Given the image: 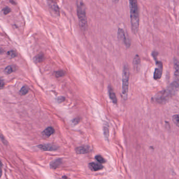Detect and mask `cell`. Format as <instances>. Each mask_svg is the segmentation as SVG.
Returning <instances> with one entry per match:
<instances>
[{
	"label": "cell",
	"mask_w": 179,
	"mask_h": 179,
	"mask_svg": "<svg viewBox=\"0 0 179 179\" xmlns=\"http://www.w3.org/2000/svg\"><path fill=\"white\" fill-rule=\"evenodd\" d=\"M130 11L131 28L134 34L138 32L139 27V14L138 10V0H129Z\"/></svg>",
	"instance_id": "cell-1"
},
{
	"label": "cell",
	"mask_w": 179,
	"mask_h": 179,
	"mask_svg": "<svg viewBox=\"0 0 179 179\" xmlns=\"http://www.w3.org/2000/svg\"><path fill=\"white\" fill-rule=\"evenodd\" d=\"M77 12L79 25L83 31H86L88 28V22L86 15V7L82 0H78L77 2Z\"/></svg>",
	"instance_id": "cell-2"
},
{
	"label": "cell",
	"mask_w": 179,
	"mask_h": 179,
	"mask_svg": "<svg viewBox=\"0 0 179 179\" xmlns=\"http://www.w3.org/2000/svg\"><path fill=\"white\" fill-rule=\"evenodd\" d=\"M130 72L129 68L125 65L122 74V95L124 100H127L129 89V79Z\"/></svg>",
	"instance_id": "cell-3"
},
{
	"label": "cell",
	"mask_w": 179,
	"mask_h": 179,
	"mask_svg": "<svg viewBox=\"0 0 179 179\" xmlns=\"http://www.w3.org/2000/svg\"><path fill=\"white\" fill-rule=\"evenodd\" d=\"M172 96L169 91L165 89L158 92L154 97V100L159 104H165Z\"/></svg>",
	"instance_id": "cell-4"
},
{
	"label": "cell",
	"mask_w": 179,
	"mask_h": 179,
	"mask_svg": "<svg viewBox=\"0 0 179 179\" xmlns=\"http://www.w3.org/2000/svg\"><path fill=\"white\" fill-rule=\"evenodd\" d=\"M157 64V68L155 69L153 78L155 80H158L160 79L162 75V71H163V65L161 62H159L158 60H155Z\"/></svg>",
	"instance_id": "cell-5"
},
{
	"label": "cell",
	"mask_w": 179,
	"mask_h": 179,
	"mask_svg": "<svg viewBox=\"0 0 179 179\" xmlns=\"http://www.w3.org/2000/svg\"><path fill=\"white\" fill-rule=\"evenodd\" d=\"M117 36H118V38L124 43L127 47H129V46H130V44H131L130 41L126 37L125 32L123 29L121 28L118 29V32H117Z\"/></svg>",
	"instance_id": "cell-6"
},
{
	"label": "cell",
	"mask_w": 179,
	"mask_h": 179,
	"mask_svg": "<svg viewBox=\"0 0 179 179\" xmlns=\"http://www.w3.org/2000/svg\"><path fill=\"white\" fill-rule=\"evenodd\" d=\"M47 3L48 7L50 9L52 12L54 13L55 15L57 16L60 15V9L59 5L54 0H47Z\"/></svg>",
	"instance_id": "cell-7"
},
{
	"label": "cell",
	"mask_w": 179,
	"mask_h": 179,
	"mask_svg": "<svg viewBox=\"0 0 179 179\" xmlns=\"http://www.w3.org/2000/svg\"><path fill=\"white\" fill-rule=\"evenodd\" d=\"M166 89L169 91V93L172 96H174L179 90V82L174 81L172 83H171Z\"/></svg>",
	"instance_id": "cell-8"
},
{
	"label": "cell",
	"mask_w": 179,
	"mask_h": 179,
	"mask_svg": "<svg viewBox=\"0 0 179 179\" xmlns=\"http://www.w3.org/2000/svg\"><path fill=\"white\" fill-rule=\"evenodd\" d=\"M38 148L43 151H55L59 149V147L56 145H52V144H43V145H38L37 146Z\"/></svg>",
	"instance_id": "cell-9"
},
{
	"label": "cell",
	"mask_w": 179,
	"mask_h": 179,
	"mask_svg": "<svg viewBox=\"0 0 179 179\" xmlns=\"http://www.w3.org/2000/svg\"><path fill=\"white\" fill-rule=\"evenodd\" d=\"M174 68L175 81L179 82V62L177 58L174 59Z\"/></svg>",
	"instance_id": "cell-10"
},
{
	"label": "cell",
	"mask_w": 179,
	"mask_h": 179,
	"mask_svg": "<svg viewBox=\"0 0 179 179\" xmlns=\"http://www.w3.org/2000/svg\"><path fill=\"white\" fill-rule=\"evenodd\" d=\"M90 169L93 171H97L103 169V166L100 163L91 162L88 164Z\"/></svg>",
	"instance_id": "cell-11"
},
{
	"label": "cell",
	"mask_w": 179,
	"mask_h": 179,
	"mask_svg": "<svg viewBox=\"0 0 179 179\" xmlns=\"http://www.w3.org/2000/svg\"><path fill=\"white\" fill-rule=\"evenodd\" d=\"M108 94L109 96L110 97V100L112 101L114 104H117V99L115 93L114 92L112 87L111 86L108 87Z\"/></svg>",
	"instance_id": "cell-12"
},
{
	"label": "cell",
	"mask_w": 179,
	"mask_h": 179,
	"mask_svg": "<svg viewBox=\"0 0 179 179\" xmlns=\"http://www.w3.org/2000/svg\"><path fill=\"white\" fill-rule=\"evenodd\" d=\"M90 151V148L88 146H81L77 147L76 149V151L78 154H85L89 152Z\"/></svg>",
	"instance_id": "cell-13"
},
{
	"label": "cell",
	"mask_w": 179,
	"mask_h": 179,
	"mask_svg": "<svg viewBox=\"0 0 179 179\" xmlns=\"http://www.w3.org/2000/svg\"><path fill=\"white\" fill-rule=\"evenodd\" d=\"M54 133H55L54 129L52 127H48L43 131L42 135L43 136L45 137H49L51 135H53Z\"/></svg>",
	"instance_id": "cell-14"
},
{
	"label": "cell",
	"mask_w": 179,
	"mask_h": 179,
	"mask_svg": "<svg viewBox=\"0 0 179 179\" xmlns=\"http://www.w3.org/2000/svg\"><path fill=\"white\" fill-rule=\"evenodd\" d=\"M63 160L62 159H57L56 160L50 162V167L52 169H57L59 168L62 164Z\"/></svg>",
	"instance_id": "cell-15"
},
{
	"label": "cell",
	"mask_w": 179,
	"mask_h": 179,
	"mask_svg": "<svg viewBox=\"0 0 179 179\" xmlns=\"http://www.w3.org/2000/svg\"><path fill=\"white\" fill-rule=\"evenodd\" d=\"M133 67L136 70L138 71L139 69L140 65V58L138 55H136L134 57L133 61Z\"/></svg>",
	"instance_id": "cell-16"
},
{
	"label": "cell",
	"mask_w": 179,
	"mask_h": 179,
	"mask_svg": "<svg viewBox=\"0 0 179 179\" xmlns=\"http://www.w3.org/2000/svg\"><path fill=\"white\" fill-rule=\"evenodd\" d=\"M28 88L26 86H24L20 91V94L22 96H25L28 93Z\"/></svg>",
	"instance_id": "cell-17"
},
{
	"label": "cell",
	"mask_w": 179,
	"mask_h": 179,
	"mask_svg": "<svg viewBox=\"0 0 179 179\" xmlns=\"http://www.w3.org/2000/svg\"><path fill=\"white\" fill-rule=\"evenodd\" d=\"M172 121L176 126L179 127V114L174 115V116H173Z\"/></svg>",
	"instance_id": "cell-18"
},
{
	"label": "cell",
	"mask_w": 179,
	"mask_h": 179,
	"mask_svg": "<svg viewBox=\"0 0 179 179\" xmlns=\"http://www.w3.org/2000/svg\"><path fill=\"white\" fill-rule=\"evenodd\" d=\"M44 55L43 53H40L39 55H37L34 58L35 62H41L43 61V59H44Z\"/></svg>",
	"instance_id": "cell-19"
},
{
	"label": "cell",
	"mask_w": 179,
	"mask_h": 179,
	"mask_svg": "<svg viewBox=\"0 0 179 179\" xmlns=\"http://www.w3.org/2000/svg\"><path fill=\"white\" fill-rule=\"evenodd\" d=\"M103 134L105 138L108 140L109 138V129L107 127L104 126L103 128Z\"/></svg>",
	"instance_id": "cell-20"
},
{
	"label": "cell",
	"mask_w": 179,
	"mask_h": 179,
	"mask_svg": "<svg viewBox=\"0 0 179 179\" xmlns=\"http://www.w3.org/2000/svg\"><path fill=\"white\" fill-rule=\"evenodd\" d=\"M14 71V67L12 66H7L5 69V72L7 74H11Z\"/></svg>",
	"instance_id": "cell-21"
},
{
	"label": "cell",
	"mask_w": 179,
	"mask_h": 179,
	"mask_svg": "<svg viewBox=\"0 0 179 179\" xmlns=\"http://www.w3.org/2000/svg\"><path fill=\"white\" fill-rule=\"evenodd\" d=\"M95 159L96 160L97 162L100 163V164H103L106 162V160L105 159L103 158V157L100 155H97L95 157Z\"/></svg>",
	"instance_id": "cell-22"
},
{
	"label": "cell",
	"mask_w": 179,
	"mask_h": 179,
	"mask_svg": "<svg viewBox=\"0 0 179 179\" xmlns=\"http://www.w3.org/2000/svg\"><path fill=\"white\" fill-rule=\"evenodd\" d=\"M64 75H65V72H64V71H62V70L55 72V75L57 78L63 77Z\"/></svg>",
	"instance_id": "cell-23"
},
{
	"label": "cell",
	"mask_w": 179,
	"mask_h": 179,
	"mask_svg": "<svg viewBox=\"0 0 179 179\" xmlns=\"http://www.w3.org/2000/svg\"><path fill=\"white\" fill-rule=\"evenodd\" d=\"M7 55H9L11 57L14 58V57H16L17 56V54L16 51H14V50H10V51L7 52Z\"/></svg>",
	"instance_id": "cell-24"
},
{
	"label": "cell",
	"mask_w": 179,
	"mask_h": 179,
	"mask_svg": "<svg viewBox=\"0 0 179 179\" xmlns=\"http://www.w3.org/2000/svg\"><path fill=\"white\" fill-rule=\"evenodd\" d=\"M2 11L3 12L4 14H5V15H7V14H9L11 12V10L10 7H5L3 9Z\"/></svg>",
	"instance_id": "cell-25"
},
{
	"label": "cell",
	"mask_w": 179,
	"mask_h": 179,
	"mask_svg": "<svg viewBox=\"0 0 179 179\" xmlns=\"http://www.w3.org/2000/svg\"><path fill=\"white\" fill-rule=\"evenodd\" d=\"M65 97L64 96H59L58 98H57V101L59 103H62L65 101Z\"/></svg>",
	"instance_id": "cell-26"
},
{
	"label": "cell",
	"mask_w": 179,
	"mask_h": 179,
	"mask_svg": "<svg viewBox=\"0 0 179 179\" xmlns=\"http://www.w3.org/2000/svg\"><path fill=\"white\" fill-rule=\"evenodd\" d=\"M79 118H75V119L72 121V123L74 124H77L79 122Z\"/></svg>",
	"instance_id": "cell-27"
},
{
	"label": "cell",
	"mask_w": 179,
	"mask_h": 179,
	"mask_svg": "<svg viewBox=\"0 0 179 179\" xmlns=\"http://www.w3.org/2000/svg\"><path fill=\"white\" fill-rule=\"evenodd\" d=\"M1 89H2L4 86L3 81L1 80Z\"/></svg>",
	"instance_id": "cell-28"
},
{
	"label": "cell",
	"mask_w": 179,
	"mask_h": 179,
	"mask_svg": "<svg viewBox=\"0 0 179 179\" xmlns=\"http://www.w3.org/2000/svg\"><path fill=\"white\" fill-rule=\"evenodd\" d=\"M119 0H112V2H114V3H117L118 2H119Z\"/></svg>",
	"instance_id": "cell-29"
},
{
	"label": "cell",
	"mask_w": 179,
	"mask_h": 179,
	"mask_svg": "<svg viewBox=\"0 0 179 179\" xmlns=\"http://www.w3.org/2000/svg\"><path fill=\"white\" fill-rule=\"evenodd\" d=\"M62 179H69L68 178V177H67L66 176H64V177H63Z\"/></svg>",
	"instance_id": "cell-30"
}]
</instances>
